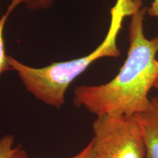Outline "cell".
<instances>
[{
	"instance_id": "3",
	"label": "cell",
	"mask_w": 158,
	"mask_h": 158,
	"mask_svg": "<svg viewBox=\"0 0 158 158\" xmlns=\"http://www.w3.org/2000/svg\"><path fill=\"white\" fill-rule=\"evenodd\" d=\"M92 158H146L136 115H100L92 123Z\"/></svg>"
},
{
	"instance_id": "2",
	"label": "cell",
	"mask_w": 158,
	"mask_h": 158,
	"mask_svg": "<svg viewBox=\"0 0 158 158\" xmlns=\"http://www.w3.org/2000/svg\"><path fill=\"white\" fill-rule=\"evenodd\" d=\"M110 13V25L106 37L94 50L86 56L53 62L43 68H35L9 55L12 70L17 73L26 89L37 100L59 109L65 103V94L69 86L91 64L102 58H118L121 54L117 45L118 33L124 18L130 17L134 12L126 0H116Z\"/></svg>"
},
{
	"instance_id": "10",
	"label": "cell",
	"mask_w": 158,
	"mask_h": 158,
	"mask_svg": "<svg viewBox=\"0 0 158 158\" xmlns=\"http://www.w3.org/2000/svg\"><path fill=\"white\" fill-rule=\"evenodd\" d=\"M154 89H155L158 92V78L157 79V81H156L155 85H154Z\"/></svg>"
},
{
	"instance_id": "4",
	"label": "cell",
	"mask_w": 158,
	"mask_h": 158,
	"mask_svg": "<svg viewBox=\"0 0 158 158\" xmlns=\"http://www.w3.org/2000/svg\"><path fill=\"white\" fill-rule=\"evenodd\" d=\"M136 116L143 133L146 158H158V96L151 98L149 108Z\"/></svg>"
},
{
	"instance_id": "8",
	"label": "cell",
	"mask_w": 158,
	"mask_h": 158,
	"mask_svg": "<svg viewBox=\"0 0 158 158\" xmlns=\"http://www.w3.org/2000/svg\"><path fill=\"white\" fill-rule=\"evenodd\" d=\"M92 142H89L87 145L81 151L79 152L76 155L73 156L71 158H92ZM12 158H28L24 152L21 151L20 149V147L19 149L17 150L16 152L15 153V155H13V157Z\"/></svg>"
},
{
	"instance_id": "6",
	"label": "cell",
	"mask_w": 158,
	"mask_h": 158,
	"mask_svg": "<svg viewBox=\"0 0 158 158\" xmlns=\"http://www.w3.org/2000/svg\"><path fill=\"white\" fill-rule=\"evenodd\" d=\"M57 0H11L10 4L15 7L23 5L31 11L43 10L52 7Z\"/></svg>"
},
{
	"instance_id": "7",
	"label": "cell",
	"mask_w": 158,
	"mask_h": 158,
	"mask_svg": "<svg viewBox=\"0 0 158 158\" xmlns=\"http://www.w3.org/2000/svg\"><path fill=\"white\" fill-rule=\"evenodd\" d=\"M15 137L7 135L0 139V158H12L19 147H14Z\"/></svg>"
},
{
	"instance_id": "5",
	"label": "cell",
	"mask_w": 158,
	"mask_h": 158,
	"mask_svg": "<svg viewBox=\"0 0 158 158\" xmlns=\"http://www.w3.org/2000/svg\"><path fill=\"white\" fill-rule=\"evenodd\" d=\"M16 7L12 4L7 7V10L0 17V77L6 71L12 70V68L9 63V55L6 54L5 39H4V29L10 15Z\"/></svg>"
},
{
	"instance_id": "1",
	"label": "cell",
	"mask_w": 158,
	"mask_h": 158,
	"mask_svg": "<svg viewBox=\"0 0 158 158\" xmlns=\"http://www.w3.org/2000/svg\"><path fill=\"white\" fill-rule=\"evenodd\" d=\"M146 7L130 16L127 57L118 74L100 85H80L73 89V101L97 116H133L149 108L150 90L158 78V35H144Z\"/></svg>"
},
{
	"instance_id": "9",
	"label": "cell",
	"mask_w": 158,
	"mask_h": 158,
	"mask_svg": "<svg viewBox=\"0 0 158 158\" xmlns=\"http://www.w3.org/2000/svg\"><path fill=\"white\" fill-rule=\"evenodd\" d=\"M146 12L149 17L158 18V0H153L151 5L146 7Z\"/></svg>"
}]
</instances>
